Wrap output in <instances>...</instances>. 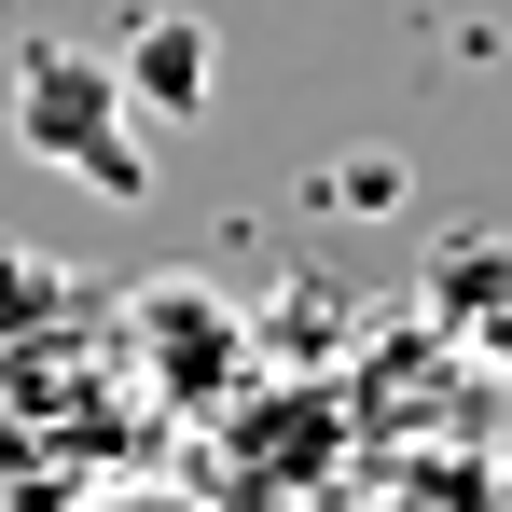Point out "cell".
I'll list each match as a JSON object with an SVG mask.
<instances>
[{"instance_id":"obj_1","label":"cell","mask_w":512,"mask_h":512,"mask_svg":"<svg viewBox=\"0 0 512 512\" xmlns=\"http://www.w3.org/2000/svg\"><path fill=\"white\" fill-rule=\"evenodd\" d=\"M14 139H28V167L84 180L97 208H153L139 97H125V70L84 56V42H28V56H14Z\"/></svg>"},{"instance_id":"obj_2","label":"cell","mask_w":512,"mask_h":512,"mask_svg":"<svg viewBox=\"0 0 512 512\" xmlns=\"http://www.w3.org/2000/svg\"><path fill=\"white\" fill-rule=\"evenodd\" d=\"M111 70H125V97H139L153 125H194L208 84H222V42H208V14H139V28L111 42Z\"/></svg>"},{"instance_id":"obj_3","label":"cell","mask_w":512,"mask_h":512,"mask_svg":"<svg viewBox=\"0 0 512 512\" xmlns=\"http://www.w3.org/2000/svg\"><path fill=\"white\" fill-rule=\"evenodd\" d=\"M139 333H153V360H167L180 388H222V374H236V333H222V305H208V291H153V305H139Z\"/></svg>"},{"instance_id":"obj_4","label":"cell","mask_w":512,"mask_h":512,"mask_svg":"<svg viewBox=\"0 0 512 512\" xmlns=\"http://www.w3.org/2000/svg\"><path fill=\"white\" fill-rule=\"evenodd\" d=\"M111 512H194V499H111Z\"/></svg>"}]
</instances>
